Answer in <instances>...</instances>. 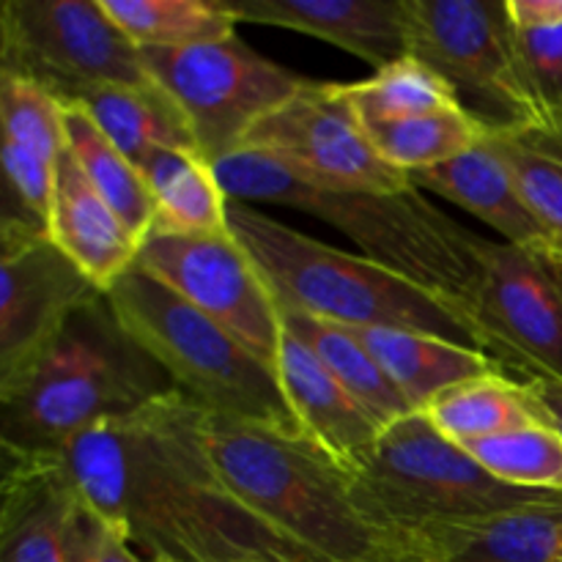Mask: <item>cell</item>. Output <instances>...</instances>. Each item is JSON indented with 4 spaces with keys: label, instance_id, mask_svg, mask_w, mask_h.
<instances>
[{
    "label": "cell",
    "instance_id": "603a6c76",
    "mask_svg": "<svg viewBox=\"0 0 562 562\" xmlns=\"http://www.w3.org/2000/svg\"><path fill=\"white\" fill-rule=\"evenodd\" d=\"M280 311V322L291 335L302 340L318 360L324 362L329 373L346 387V393L384 428L404 420L412 412H417L409 401L404 398L398 387L390 382L387 373L382 371L371 351L360 344L349 327L313 318L300 311Z\"/></svg>",
    "mask_w": 562,
    "mask_h": 562
},
{
    "label": "cell",
    "instance_id": "d6a6232c",
    "mask_svg": "<svg viewBox=\"0 0 562 562\" xmlns=\"http://www.w3.org/2000/svg\"><path fill=\"white\" fill-rule=\"evenodd\" d=\"M519 49L541 110L543 135L562 143V25L519 31Z\"/></svg>",
    "mask_w": 562,
    "mask_h": 562
},
{
    "label": "cell",
    "instance_id": "9a60e30c",
    "mask_svg": "<svg viewBox=\"0 0 562 562\" xmlns=\"http://www.w3.org/2000/svg\"><path fill=\"white\" fill-rule=\"evenodd\" d=\"M223 5L236 22L322 38L373 69L406 55V0H223Z\"/></svg>",
    "mask_w": 562,
    "mask_h": 562
},
{
    "label": "cell",
    "instance_id": "f35d334b",
    "mask_svg": "<svg viewBox=\"0 0 562 562\" xmlns=\"http://www.w3.org/2000/svg\"><path fill=\"white\" fill-rule=\"evenodd\" d=\"M151 562H173V560H151Z\"/></svg>",
    "mask_w": 562,
    "mask_h": 562
},
{
    "label": "cell",
    "instance_id": "4fadbf2b",
    "mask_svg": "<svg viewBox=\"0 0 562 562\" xmlns=\"http://www.w3.org/2000/svg\"><path fill=\"white\" fill-rule=\"evenodd\" d=\"M241 148L274 159L300 181L324 190L401 192L415 187L409 173L379 157L335 82H307L258 121Z\"/></svg>",
    "mask_w": 562,
    "mask_h": 562
},
{
    "label": "cell",
    "instance_id": "5bb4252c",
    "mask_svg": "<svg viewBox=\"0 0 562 562\" xmlns=\"http://www.w3.org/2000/svg\"><path fill=\"white\" fill-rule=\"evenodd\" d=\"M99 294L49 234L0 223V393L14 387Z\"/></svg>",
    "mask_w": 562,
    "mask_h": 562
},
{
    "label": "cell",
    "instance_id": "f546056e",
    "mask_svg": "<svg viewBox=\"0 0 562 562\" xmlns=\"http://www.w3.org/2000/svg\"><path fill=\"white\" fill-rule=\"evenodd\" d=\"M464 450L508 486L562 494V434L552 423H530L467 445Z\"/></svg>",
    "mask_w": 562,
    "mask_h": 562
},
{
    "label": "cell",
    "instance_id": "5b68a950",
    "mask_svg": "<svg viewBox=\"0 0 562 562\" xmlns=\"http://www.w3.org/2000/svg\"><path fill=\"white\" fill-rule=\"evenodd\" d=\"M228 231L283 311L349 329L393 327L439 335L483 351L475 324L459 305L371 258L305 236L250 203L231 201Z\"/></svg>",
    "mask_w": 562,
    "mask_h": 562
},
{
    "label": "cell",
    "instance_id": "ffe728a7",
    "mask_svg": "<svg viewBox=\"0 0 562 562\" xmlns=\"http://www.w3.org/2000/svg\"><path fill=\"white\" fill-rule=\"evenodd\" d=\"M409 176L417 190L434 192V195L461 206L472 217L497 231L505 245L554 252L552 239L538 223L532 209L527 206L514 173L497 154V148L488 143V135L472 151Z\"/></svg>",
    "mask_w": 562,
    "mask_h": 562
},
{
    "label": "cell",
    "instance_id": "d6986e66",
    "mask_svg": "<svg viewBox=\"0 0 562 562\" xmlns=\"http://www.w3.org/2000/svg\"><path fill=\"white\" fill-rule=\"evenodd\" d=\"M420 562H562V494L464 525L401 536Z\"/></svg>",
    "mask_w": 562,
    "mask_h": 562
},
{
    "label": "cell",
    "instance_id": "44dd1931",
    "mask_svg": "<svg viewBox=\"0 0 562 562\" xmlns=\"http://www.w3.org/2000/svg\"><path fill=\"white\" fill-rule=\"evenodd\" d=\"M351 333L417 412L456 384L486 373H505L494 357L439 335L393 327H366Z\"/></svg>",
    "mask_w": 562,
    "mask_h": 562
},
{
    "label": "cell",
    "instance_id": "6da1fadb",
    "mask_svg": "<svg viewBox=\"0 0 562 562\" xmlns=\"http://www.w3.org/2000/svg\"><path fill=\"white\" fill-rule=\"evenodd\" d=\"M55 461L77 499L146 560L305 562L231 497L209 453L206 412L184 395L88 428Z\"/></svg>",
    "mask_w": 562,
    "mask_h": 562
},
{
    "label": "cell",
    "instance_id": "3957f363",
    "mask_svg": "<svg viewBox=\"0 0 562 562\" xmlns=\"http://www.w3.org/2000/svg\"><path fill=\"white\" fill-rule=\"evenodd\" d=\"M214 173L228 201L311 214L349 236L366 258L445 296L467 316L488 239L448 217L417 187L401 192L324 190L245 148L214 165Z\"/></svg>",
    "mask_w": 562,
    "mask_h": 562
},
{
    "label": "cell",
    "instance_id": "d4e9b609",
    "mask_svg": "<svg viewBox=\"0 0 562 562\" xmlns=\"http://www.w3.org/2000/svg\"><path fill=\"white\" fill-rule=\"evenodd\" d=\"M420 412L445 439L461 448L547 420L527 384L508 373H486L456 384L439 393Z\"/></svg>",
    "mask_w": 562,
    "mask_h": 562
},
{
    "label": "cell",
    "instance_id": "e0dca14e",
    "mask_svg": "<svg viewBox=\"0 0 562 562\" xmlns=\"http://www.w3.org/2000/svg\"><path fill=\"white\" fill-rule=\"evenodd\" d=\"M47 234L53 245L108 294L137 263L140 241L126 231L119 214L93 190L88 176L66 148L55 168L53 209Z\"/></svg>",
    "mask_w": 562,
    "mask_h": 562
},
{
    "label": "cell",
    "instance_id": "2e32d148",
    "mask_svg": "<svg viewBox=\"0 0 562 562\" xmlns=\"http://www.w3.org/2000/svg\"><path fill=\"white\" fill-rule=\"evenodd\" d=\"M77 494L49 459H3L0 562H71Z\"/></svg>",
    "mask_w": 562,
    "mask_h": 562
},
{
    "label": "cell",
    "instance_id": "4316f807",
    "mask_svg": "<svg viewBox=\"0 0 562 562\" xmlns=\"http://www.w3.org/2000/svg\"><path fill=\"white\" fill-rule=\"evenodd\" d=\"M102 9L140 53L217 42L239 25L223 0H102Z\"/></svg>",
    "mask_w": 562,
    "mask_h": 562
},
{
    "label": "cell",
    "instance_id": "7402d4cb",
    "mask_svg": "<svg viewBox=\"0 0 562 562\" xmlns=\"http://www.w3.org/2000/svg\"><path fill=\"white\" fill-rule=\"evenodd\" d=\"M140 173L154 201V228L162 234H220L228 231V195L214 165L195 148H154L140 159Z\"/></svg>",
    "mask_w": 562,
    "mask_h": 562
},
{
    "label": "cell",
    "instance_id": "277c9868",
    "mask_svg": "<svg viewBox=\"0 0 562 562\" xmlns=\"http://www.w3.org/2000/svg\"><path fill=\"white\" fill-rule=\"evenodd\" d=\"M179 393L108 294L82 305L42 360L0 393L3 459H49L82 431Z\"/></svg>",
    "mask_w": 562,
    "mask_h": 562
},
{
    "label": "cell",
    "instance_id": "30bf717a",
    "mask_svg": "<svg viewBox=\"0 0 562 562\" xmlns=\"http://www.w3.org/2000/svg\"><path fill=\"white\" fill-rule=\"evenodd\" d=\"M0 71L27 77L60 102L93 88L157 82L102 0H5Z\"/></svg>",
    "mask_w": 562,
    "mask_h": 562
},
{
    "label": "cell",
    "instance_id": "ba28073f",
    "mask_svg": "<svg viewBox=\"0 0 562 562\" xmlns=\"http://www.w3.org/2000/svg\"><path fill=\"white\" fill-rule=\"evenodd\" d=\"M406 55L442 75L488 132L543 135L505 0H406Z\"/></svg>",
    "mask_w": 562,
    "mask_h": 562
},
{
    "label": "cell",
    "instance_id": "ac0fdd59",
    "mask_svg": "<svg viewBox=\"0 0 562 562\" xmlns=\"http://www.w3.org/2000/svg\"><path fill=\"white\" fill-rule=\"evenodd\" d=\"M274 373L300 431L313 439L324 453L333 456L340 467L355 464L382 434V426L285 327Z\"/></svg>",
    "mask_w": 562,
    "mask_h": 562
},
{
    "label": "cell",
    "instance_id": "7a4b0ae2",
    "mask_svg": "<svg viewBox=\"0 0 562 562\" xmlns=\"http://www.w3.org/2000/svg\"><path fill=\"white\" fill-rule=\"evenodd\" d=\"M206 445L231 497L305 562H382L401 549L366 519L346 467L302 431L206 415Z\"/></svg>",
    "mask_w": 562,
    "mask_h": 562
},
{
    "label": "cell",
    "instance_id": "4dcf8cb0",
    "mask_svg": "<svg viewBox=\"0 0 562 562\" xmlns=\"http://www.w3.org/2000/svg\"><path fill=\"white\" fill-rule=\"evenodd\" d=\"M488 143L552 239L554 256H562V143L536 132H488Z\"/></svg>",
    "mask_w": 562,
    "mask_h": 562
},
{
    "label": "cell",
    "instance_id": "52a82bcc",
    "mask_svg": "<svg viewBox=\"0 0 562 562\" xmlns=\"http://www.w3.org/2000/svg\"><path fill=\"white\" fill-rule=\"evenodd\" d=\"M346 472L366 519L393 538L486 519L552 497L492 477L423 412L384 428Z\"/></svg>",
    "mask_w": 562,
    "mask_h": 562
},
{
    "label": "cell",
    "instance_id": "836d02e7",
    "mask_svg": "<svg viewBox=\"0 0 562 562\" xmlns=\"http://www.w3.org/2000/svg\"><path fill=\"white\" fill-rule=\"evenodd\" d=\"M71 562H151L132 552V541L121 527L102 519L77 499L71 519Z\"/></svg>",
    "mask_w": 562,
    "mask_h": 562
},
{
    "label": "cell",
    "instance_id": "cb8c5ba5",
    "mask_svg": "<svg viewBox=\"0 0 562 562\" xmlns=\"http://www.w3.org/2000/svg\"><path fill=\"white\" fill-rule=\"evenodd\" d=\"M80 108L135 165L154 148H195L190 124L173 99L154 86H104L82 93Z\"/></svg>",
    "mask_w": 562,
    "mask_h": 562
},
{
    "label": "cell",
    "instance_id": "83f0119b",
    "mask_svg": "<svg viewBox=\"0 0 562 562\" xmlns=\"http://www.w3.org/2000/svg\"><path fill=\"white\" fill-rule=\"evenodd\" d=\"M379 157L404 173L437 168L486 140L488 130L461 108L362 124Z\"/></svg>",
    "mask_w": 562,
    "mask_h": 562
},
{
    "label": "cell",
    "instance_id": "8fae6325",
    "mask_svg": "<svg viewBox=\"0 0 562 562\" xmlns=\"http://www.w3.org/2000/svg\"><path fill=\"white\" fill-rule=\"evenodd\" d=\"M467 316L508 376L562 384V272L552 252L486 241Z\"/></svg>",
    "mask_w": 562,
    "mask_h": 562
},
{
    "label": "cell",
    "instance_id": "e575fe53",
    "mask_svg": "<svg viewBox=\"0 0 562 562\" xmlns=\"http://www.w3.org/2000/svg\"><path fill=\"white\" fill-rule=\"evenodd\" d=\"M505 9L519 31L562 25V0H505Z\"/></svg>",
    "mask_w": 562,
    "mask_h": 562
},
{
    "label": "cell",
    "instance_id": "d590c367",
    "mask_svg": "<svg viewBox=\"0 0 562 562\" xmlns=\"http://www.w3.org/2000/svg\"><path fill=\"white\" fill-rule=\"evenodd\" d=\"M525 384L532 398H536V404L541 406L543 417L562 434V384L549 382V379H532V382Z\"/></svg>",
    "mask_w": 562,
    "mask_h": 562
},
{
    "label": "cell",
    "instance_id": "8d00e7d4",
    "mask_svg": "<svg viewBox=\"0 0 562 562\" xmlns=\"http://www.w3.org/2000/svg\"><path fill=\"white\" fill-rule=\"evenodd\" d=\"M382 562H420V560H417L415 554H409V552H406V547H404V543H401V549H398V552H395L393 558H387V560H382Z\"/></svg>",
    "mask_w": 562,
    "mask_h": 562
},
{
    "label": "cell",
    "instance_id": "7c38bea8",
    "mask_svg": "<svg viewBox=\"0 0 562 562\" xmlns=\"http://www.w3.org/2000/svg\"><path fill=\"white\" fill-rule=\"evenodd\" d=\"M137 267L168 285L212 322L228 329L274 368L283 322L256 263L231 231L162 234L151 231L137 252Z\"/></svg>",
    "mask_w": 562,
    "mask_h": 562
},
{
    "label": "cell",
    "instance_id": "8992f818",
    "mask_svg": "<svg viewBox=\"0 0 562 562\" xmlns=\"http://www.w3.org/2000/svg\"><path fill=\"white\" fill-rule=\"evenodd\" d=\"M132 338L159 362L179 395L206 415L300 431L272 366L217 322L135 267L108 291Z\"/></svg>",
    "mask_w": 562,
    "mask_h": 562
},
{
    "label": "cell",
    "instance_id": "74e56055",
    "mask_svg": "<svg viewBox=\"0 0 562 562\" xmlns=\"http://www.w3.org/2000/svg\"><path fill=\"white\" fill-rule=\"evenodd\" d=\"M554 256V252H552ZM554 261H558V267H560V272H562V256H554Z\"/></svg>",
    "mask_w": 562,
    "mask_h": 562
},
{
    "label": "cell",
    "instance_id": "1f68e13d",
    "mask_svg": "<svg viewBox=\"0 0 562 562\" xmlns=\"http://www.w3.org/2000/svg\"><path fill=\"white\" fill-rule=\"evenodd\" d=\"M0 126L3 140L58 162L66 151L64 104L33 80L0 71Z\"/></svg>",
    "mask_w": 562,
    "mask_h": 562
},
{
    "label": "cell",
    "instance_id": "f1b7e54d",
    "mask_svg": "<svg viewBox=\"0 0 562 562\" xmlns=\"http://www.w3.org/2000/svg\"><path fill=\"white\" fill-rule=\"evenodd\" d=\"M335 91L360 119V124L459 108L450 82L415 55H401L398 60L373 71L368 80L335 82Z\"/></svg>",
    "mask_w": 562,
    "mask_h": 562
},
{
    "label": "cell",
    "instance_id": "9c48e42d",
    "mask_svg": "<svg viewBox=\"0 0 562 562\" xmlns=\"http://www.w3.org/2000/svg\"><path fill=\"white\" fill-rule=\"evenodd\" d=\"M146 69L190 124L206 162L217 165L245 146L258 121L311 82L247 47L239 36L184 49H146Z\"/></svg>",
    "mask_w": 562,
    "mask_h": 562
},
{
    "label": "cell",
    "instance_id": "484cf974",
    "mask_svg": "<svg viewBox=\"0 0 562 562\" xmlns=\"http://www.w3.org/2000/svg\"><path fill=\"white\" fill-rule=\"evenodd\" d=\"M64 104V130H66V148L80 165L82 173L93 184V190L108 201L126 225L132 236L143 245L154 228V201L143 181L140 168L93 124L86 108L77 102Z\"/></svg>",
    "mask_w": 562,
    "mask_h": 562
}]
</instances>
